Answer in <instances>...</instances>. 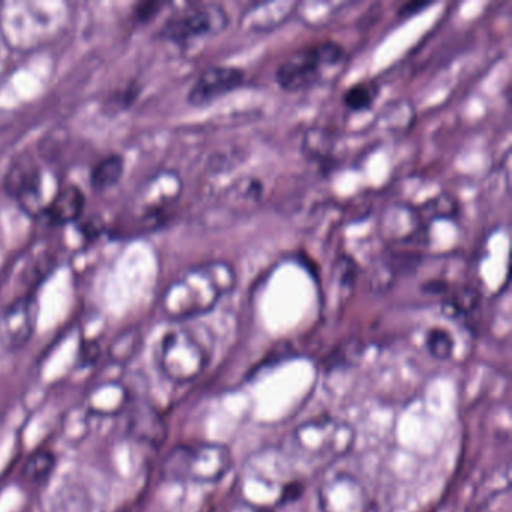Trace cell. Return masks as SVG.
<instances>
[{"label":"cell","mask_w":512,"mask_h":512,"mask_svg":"<svg viewBox=\"0 0 512 512\" xmlns=\"http://www.w3.org/2000/svg\"><path fill=\"white\" fill-rule=\"evenodd\" d=\"M212 349L214 347L208 332L179 326L161 338L158 367L173 382H193L208 368Z\"/></svg>","instance_id":"5"},{"label":"cell","mask_w":512,"mask_h":512,"mask_svg":"<svg viewBox=\"0 0 512 512\" xmlns=\"http://www.w3.org/2000/svg\"><path fill=\"white\" fill-rule=\"evenodd\" d=\"M425 346L433 358L449 359L454 352V340L446 329L431 328L425 337Z\"/></svg>","instance_id":"19"},{"label":"cell","mask_w":512,"mask_h":512,"mask_svg":"<svg viewBox=\"0 0 512 512\" xmlns=\"http://www.w3.org/2000/svg\"><path fill=\"white\" fill-rule=\"evenodd\" d=\"M319 508L322 512H386L388 487L380 470L368 461L346 455L322 473Z\"/></svg>","instance_id":"1"},{"label":"cell","mask_w":512,"mask_h":512,"mask_svg":"<svg viewBox=\"0 0 512 512\" xmlns=\"http://www.w3.org/2000/svg\"><path fill=\"white\" fill-rule=\"evenodd\" d=\"M347 62L346 50L335 41L305 47L281 62L275 73L278 86L286 92L307 91L340 74Z\"/></svg>","instance_id":"6"},{"label":"cell","mask_w":512,"mask_h":512,"mask_svg":"<svg viewBox=\"0 0 512 512\" xmlns=\"http://www.w3.org/2000/svg\"><path fill=\"white\" fill-rule=\"evenodd\" d=\"M59 188L55 176L46 173L31 157L19 158L5 178L7 193L26 214L34 218L43 214Z\"/></svg>","instance_id":"8"},{"label":"cell","mask_w":512,"mask_h":512,"mask_svg":"<svg viewBox=\"0 0 512 512\" xmlns=\"http://www.w3.org/2000/svg\"><path fill=\"white\" fill-rule=\"evenodd\" d=\"M100 356V347L95 343H88L85 346V350L82 352V356L80 358L83 359V364H91L95 359Z\"/></svg>","instance_id":"21"},{"label":"cell","mask_w":512,"mask_h":512,"mask_svg":"<svg viewBox=\"0 0 512 512\" xmlns=\"http://www.w3.org/2000/svg\"><path fill=\"white\" fill-rule=\"evenodd\" d=\"M164 7H166V4H160V2H146V4L137 5L134 16L140 23H148L154 17H157Z\"/></svg>","instance_id":"20"},{"label":"cell","mask_w":512,"mask_h":512,"mask_svg":"<svg viewBox=\"0 0 512 512\" xmlns=\"http://www.w3.org/2000/svg\"><path fill=\"white\" fill-rule=\"evenodd\" d=\"M245 73L241 68L217 65L208 68L197 77L188 92L187 101L191 107H205L223 98L224 95L241 88Z\"/></svg>","instance_id":"12"},{"label":"cell","mask_w":512,"mask_h":512,"mask_svg":"<svg viewBox=\"0 0 512 512\" xmlns=\"http://www.w3.org/2000/svg\"><path fill=\"white\" fill-rule=\"evenodd\" d=\"M71 16L61 2H11L0 5V34L13 50L41 49L64 34Z\"/></svg>","instance_id":"4"},{"label":"cell","mask_w":512,"mask_h":512,"mask_svg":"<svg viewBox=\"0 0 512 512\" xmlns=\"http://www.w3.org/2000/svg\"><path fill=\"white\" fill-rule=\"evenodd\" d=\"M56 466L55 455L50 451H37L28 458L23 467V476L29 482L40 484L52 475Z\"/></svg>","instance_id":"18"},{"label":"cell","mask_w":512,"mask_h":512,"mask_svg":"<svg viewBox=\"0 0 512 512\" xmlns=\"http://www.w3.org/2000/svg\"><path fill=\"white\" fill-rule=\"evenodd\" d=\"M85 206L86 197L83 191L77 185H65L59 188L38 220L50 227L65 226L79 220Z\"/></svg>","instance_id":"13"},{"label":"cell","mask_w":512,"mask_h":512,"mask_svg":"<svg viewBox=\"0 0 512 512\" xmlns=\"http://www.w3.org/2000/svg\"><path fill=\"white\" fill-rule=\"evenodd\" d=\"M124 170L125 161L121 155H107L92 169L91 187L100 193L110 190L119 184L124 176Z\"/></svg>","instance_id":"15"},{"label":"cell","mask_w":512,"mask_h":512,"mask_svg":"<svg viewBox=\"0 0 512 512\" xmlns=\"http://www.w3.org/2000/svg\"><path fill=\"white\" fill-rule=\"evenodd\" d=\"M133 433L146 442L155 443L160 445L166 437V428H164L163 421L154 410L143 409L139 413L133 415V422H131Z\"/></svg>","instance_id":"16"},{"label":"cell","mask_w":512,"mask_h":512,"mask_svg":"<svg viewBox=\"0 0 512 512\" xmlns=\"http://www.w3.org/2000/svg\"><path fill=\"white\" fill-rule=\"evenodd\" d=\"M182 194V179L172 170L155 173L134 194L131 202V218L142 224V229L160 226L166 220L170 206L178 202Z\"/></svg>","instance_id":"10"},{"label":"cell","mask_w":512,"mask_h":512,"mask_svg":"<svg viewBox=\"0 0 512 512\" xmlns=\"http://www.w3.org/2000/svg\"><path fill=\"white\" fill-rule=\"evenodd\" d=\"M296 2H266L245 11L242 25L248 31L268 32L286 23L295 14Z\"/></svg>","instance_id":"14"},{"label":"cell","mask_w":512,"mask_h":512,"mask_svg":"<svg viewBox=\"0 0 512 512\" xmlns=\"http://www.w3.org/2000/svg\"><path fill=\"white\" fill-rule=\"evenodd\" d=\"M379 95V86L376 83L362 82L347 89L343 95V103L350 112H365L370 110Z\"/></svg>","instance_id":"17"},{"label":"cell","mask_w":512,"mask_h":512,"mask_svg":"<svg viewBox=\"0 0 512 512\" xmlns=\"http://www.w3.org/2000/svg\"><path fill=\"white\" fill-rule=\"evenodd\" d=\"M355 430L340 419H311L298 425L287 437L281 452L298 473H323L352 452Z\"/></svg>","instance_id":"3"},{"label":"cell","mask_w":512,"mask_h":512,"mask_svg":"<svg viewBox=\"0 0 512 512\" xmlns=\"http://www.w3.org/2000/svg\"><path fill=\"white\" fill-rule=\"evenodd\" d=\"M38 302L34 296H22L0 311V346L19 350L31 341L37 328Z\"/></svg>","instance_id":"11"},{"label":"cell","mask_w":512,"mask_h":512,"mask_svg":"<svg viewBox=\"0 0 512 512\" xmlns=\"http://www.w3.org/2000/svg\"><path fill=\"white\" fill-rule=\"evenodd\" d=\"M236 286V275L226 262H208L182 272L164 290L161 313L184 322L214 310L215 305Z\"/></svg>","instance_id":"2"},{"label":"cell","mask_w":512,"mask_h":512,"mask_svg":"<svg viewBox=\"0 0 512 512\" xmlns=\"http://www.w3.org/2000/svg\"><path fill=\"white\" fill-rule=\"evenodd\" d=\"M428 4H418V2H412V4L404 5L403 8L400 10V16L403 17H410L415 16V14H418L419 11L424 10V8H427Z\"/></svg>","instance_id":"22"},{"label":"cell","mask_w":512,"mask_h":512,"mask_svg":"<svg viewBox=\"0 0 512 512\" xmlns=\"http://www.w3.org/2000/svg\"><path fill=\"white\" fill-rule=\"evenodd\" d=\"M229 23V14L220 4H188L164 22L158 37L173 44H187L217 37L226 31Z\"/></svg>","instance_id":"9"},{"label":"cell","mask_w":512,"mask_h":512,"mask_svg":"<svg viewBox=\"0 0 512 512\" xmlns=\"http://www.w3.org/2000/svg\"><path fill=\"white\" fill-rule=\"evenodd\" d=\"M232 463V452L220 443L179 445L164 460L163 476L167 481L211 484L220 481Z\"/></svg>","instance_id":"7"}]
</instances>
